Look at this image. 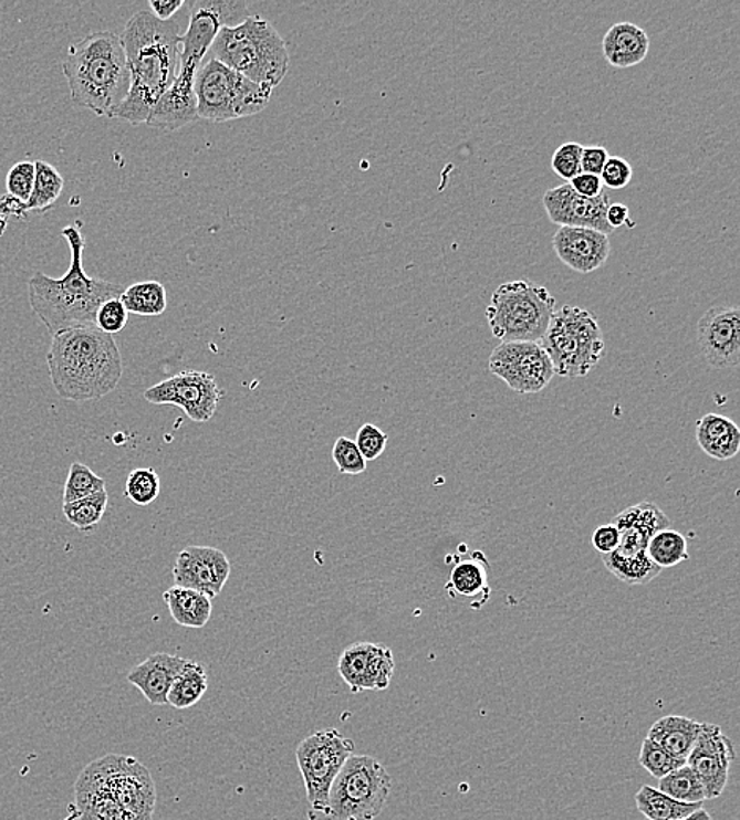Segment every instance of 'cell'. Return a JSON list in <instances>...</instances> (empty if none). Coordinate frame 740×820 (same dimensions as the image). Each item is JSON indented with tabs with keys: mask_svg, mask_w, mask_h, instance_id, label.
<instances>
[{
	"mask_svg": "<svg viewBox=\"0 0 740 820\" xmlns=\"http://www.w3.org/2000/svg\"><path fill=\"white\" fill-rule=\"evenodd\" d=\"M127 55L129 91L111 119L143 125L161 95L173 86L179 65V22L158 21L150 11L129 18L121 35Z\"/></svg>",
	"mask_w": 740,
	"mask_h": 820,
	"instance_id": "cell-1",
	"label": "cell"
},
{
	"mask_svg": "<svg viewBox=\"0 0 740 820\" xmlns=\"http://www.w3.org/2000/svg\"><path fill=\"white\" fill-rule=\"evenodd\" d=\"M62 238L72 253L65 275L51 278L43 272H37L28 283L29 305L53 336L70 328L95 327L100 305L121 297L124 292L121 284L94 278L84 272L86 239L81 232V223L62 229Z\"/></svg>",
	"mask_w": 740,
	"mask_h": 820,
	"instance_id": "cell-2",
	"label": "cell"
},
{
	"mask_svg": "<svg viewBox=\"0 0 740 820\" xmlns=\"http://www.w3.org/2000/svg\"><path fill=\"white\" fill-rule=\"evenodd\" d=\"M46 360L54 390L66 401L102 400L117 389L124 375L117 343L97 327L54 335Z\"/></svg>",
	"mask_w": 740,
	"mask_h": 820,
	"instance_id": "cell-3",
	"label": "cell"
},
{
	"mask_svg": "<svg viewBox=\"0 0 740 820\" xmlns=\"http://www.w3.org/2000/svg\"><path fill=\"white\" fill-rule=\"evenodd\" d=\"M75 797L81 820H152L157 805L150 771L121 755L88 764L77 777Z\"/></svg>",
	"mask_w": 740,
	"mask_h": 820,
	"instance_id": "cell-4",
	"label": "cell"
},
{
	"mask_svg": "<svg viewBox=\"0 0 740 820\" xmlns=\"http://www.w3.org/2000/svg\"><path fill=\"white\" fill-rule=\"evenodd\" d=\"M62 72L73 103L95 116L111 117L127 98V55L116 33L94 32L70 44Z\"/></svg>",
	"mask_w": 740,
	"mask_h": 820,
	"instance_id": "cell-5",
	"label": "cell"
},
{
	"mask_svg": "<svg viewBox=\"0 0 740 820\" xmlns=\"http://www.w3.org/2000/svg\"><path fill=\"white\" fill-rule=\"evenodd\" d=\"M215 61L261 86L275 88L290 70L286 42L272 22L250 14L234 28H223L210 48Z\"/></svg>",
	"mask_w": 740,
	"mask_h": 820,
	"instance_id": "cell-6",
	"label": "cell"
},
{
	"mask_svg": "<svg viewBox=\"0 0 740 820\" xmlns=\"http://www.w3.org/2000/svg\"><path fill=\"white\" fill-rule=\"evenodd\" d=\"M540 346L550 357L554 375L567 379L586 378L606 349L597 317L572 305L554 312Z\"/></svg>",
	"mask_w": 740,
	"mask_h": 820,
	"instance_id": "cell-7",
	"label": "cell"
},
{
	"mask_svg": "<svg viewBox=\"0 0 740 820\" xmlns=\"http://www.w3.org/2000/svg\"><path fill=\"white\" fill-rule=\"evenodd\" d=\"M556 298L545 286L518 280L501 284L488 305L487 320L501 343H540L556 312Z\"/></svg>",
	"mask_w": 740,
	"mask_h": 820,
	"instance_id": "cell-8",
	"label": "cell"
},
{
	"mask_svg": "<svg viewBox=\"0 0 740 820\" xmlns=\"http://www.w3.org/2000/svg\"><path fill=\"white\" fill-rule=\"evenodd\" d=\"M198 119L223 124L254 116L268 108L273 88L253 83L210 59L195 77Z\"/></svg>",
	"mask_w": 740,
	"mask_h": 820,
	"instance_id": "cell-9",
	"label": "cell"
},
{
	"mask_svg": "<svg viewBox=\"0 0 740 820\" xmlns=\"http://www.w3.org/2000/svg\"><path fill=\"white\" fill-rule=\"evenodd\" d=\"M392 792L387 768L373 756H351L333 779L325 819L375 820Z\"/></svg>",
	"mask_w": 740,
	"mask_h": 820,
	"instance_id": "cell-10",
	"label": "cell"
},
{
	"mask_svg": "<svg viewBox=\"0 0 740 820\" xmlns=\"http://www.w3.org/2000/svg\"><path fill=\"white\" fill-rule=\"evenodd\" d=\"M185 7L188 10V28L180 35L176 80L195 84V77L205 64L202 61L218 32L246 21L250 11L242 0H190Z\"/></svg>",
	"mask_w": 740,
	"mask_h": 820,
	"instance_id": "cell-11",
	"label": "cell"
},
{
	"mask_svg": "<svg viewBox=\"0 0 740 820\" xmlns=\"http://www.w3.org/2000/svg\"><path fill=\"white\" fill-rule=\"evenodd\" d=\"M354 742L333 727L316 730L299 744L295 759L314 812L324 814L333 779L354 755Z\"/></svg>",
	"mask_w": 740,
	"mask_h": 820,
	"instance_id": "cell-12",
	"label": "cell"
},
{
	"mask_svg": "<svg viewBox=\"0 0 740 820\" xmlns=\"http://www.w3.org/2000/svg\"><path fill=\"white\" fill-rule=\"evenodd\" d=\"M223 395L210 372L187 369L149 387L143 398L155 406H176L188 419L207 423L212 420Z\"/></svg>",
	"mask_w": 740,
	"mask_h": 820,
	"instance_id": "cell-13",
	"label": "cell"
},
{
	"mask_svg": "<svg viewBox=\"0 0 740 820\" xmlns=\"http://www.w3.org/2000/svg\"><path fill=\"white\" fill-rule=\"evenodd\" d=\"M488 371L504 380L517 393H539L553 380L554 368L540 343H501L490 358Z\"/></svg>",
	"mask_w": 740,
	"mask_h": 820,
	"instance_id": "cell-14",
	"label": "cell"
},
{
	"mask_svg": "<svg viewBox=\"0 0 740 820\" xmlns=\"http://www.w3.org/2000/svg\"><path fill=\"white\" fill-rule=\"evenodd\" d=\"M734 759L736 749L731 738L717 724L702 723L697 744L687 757V766L701 781L706 800L719 799L723 793Z\"/></svg>",
	"mask_w": 740,
	"mask_h": 820,
	"instance_id": "cell-15",
	"label": "cell"
},
{
	"mask_svg": "<svg viewBox=\"0 0 740 820\" xmlns=\"http://www.w3.org/2000/svg\"><path fill=\"white\" fill-rule=\"evenodd\" d=\"M338 674L354 694L387 690L395 674L394 652L383 644L357 642L340 655Z\"/></svg>",
	"mask_w": 740,
	"mask_h": 820,
	"instance_id": "cell-16",
	"label": "cell"
},
{
	"mask_svg": "<svg viewBox=\"0 0 740 820\" xmlns=\"http://www.w3.org/2000/svg\"><path fill=\"white\" fill-rule=\"evenodd\" d=\"M229 575L231 560L213 546H187L180 550L173 568L176 586L196 590L210 600L223 592Z\"/></svg>",
	"mask_w": 740,
	"mask_h": 820,
	"instance_id": "cell-17",
	"label": "cell"
},
{
	"mask_svg": "<svg viewBox=\"0 0 740 820\" xmlns=\"http://www.w3.org/2000/svg\"><path fill=\"white\" fill-rule=\"evenodd\" d=\"M698 345L710 367L736 368L740 361L739 306H713L698 323Z\"/></svg>",
	"mask_w": 740,
	"mask_h": 820,
	"instance_id": "cell-18",
	"label": "cell"
},
{
	"mask_svg": "<svg viewBox=\"0 0 740 820\" xmlns=\"http://www.w3.org/2000/svg\"><path fill=\"white\" fill-rule=\"evenodd\" d=\"M612 206L608 195L584 198L576 193L570 183L551 188L543 196V207L551 223L559 227L587 228L602 234H613L614 229L606 221V210Z\"/></svg>",
	"mask_w": 740,
	"mask_h": 820,
	"instance_id": "cell-19",
	"label": "cell"
},
{
	"mask_svg": "<svg viewBox=\"0 0 740 820\" xmlns=\"http://www.w3.org/2000/svg\"><path fill=\"white\" fill-rule=\"evenodd\" d=\"M551 243L559 260L579 273L597 271L612 253L608 235L587 228L561 227Z\"/></svg>",
	"mask_w": 740,
	"mask_h": 820,
	"instance_id": "cell-20",
	"label": "cell"
},
{
	"mask_svg": "<svg viewBox=\"0 0 740 820\" xmlns=\"http://www.w3.org/2000/svg\"><path fill=\"white\" fill-rule=\"evenodd\" d=\"M187 661L171 653H154L129 670L127 681L140 691L149 704L161 707L168 704L173 682L184 671Z\"/></svg>",
	"mask_w": 740,
	"mask_h": 820,
	"instance_id": "cell-21",
	"label": "cell"
},
{
	"mask_svg": "<svg viewBox=\"0 0 740 820\" xmlns=\"http://www.w3.org/2000/svg\"><path fill=\"white\" fill-rule=\"evenodd\" d=\"M613 524L621 537L617 553L630 556L646 550L647 543L657 532L668 529L669 519L657 505L642 502L621 512Z\"/></svg>",
	"mask_w": 740,
	"mask_h": 820,
	"instance_id": "cell-22",
	"label": "cell"
},
{
	"mask_svg": "<svg viewBox=\"0 0 740 820\" xmlns=\"http://www.w3.org/2000/svg\"><path fill=\"white\" fill-rule=\"evenodd\" d=\"M649 50V35L634 22H617L603 36V55L614 69H630L642 64Z\"/></svg>",
	"mask_w": 740,
	"mask_h": 820,
	"instance_id": "cell-23",
	"label": "cell"
},
{
	"mask_svg": "<svg viewBox=\"0 0 740 820\" xmlns=\"http://www.w3.org/2000/svg\"><path fill=\"white\" fill-rule=\"evenodd\" d=\"M699 449L717 461H728L740 450L738 424L719 413H708L697 424Z\"/></svg>",
	"mask_w": 740,
	"mask_h": 820,
	"instance_id": "cell-24",
	"label": "cell"
},
{
	"mask_svg": "<svg viewBox=\"0 0 740 820\" xmlns=\"http://www.w3.org/2000/svg\"><path fill=\"white\" fill-rule=\"evenodd\" d=\"M702 723L687 718V716L668 715L657 719L650 726L647 738L669 753L676 759L687 760L691 748L697 744Z\"/></svg>",
	"mask_w": 740,
	"mask_h": 820,
	"instance_id": "cell-25",
	"label": "cell"
},
{
	"mask_svg": "<svg viewBox=\"0 0 740 820\" xmlns=\"http://www.w3.org/2000/svg\"><path fill=\"white\" fill-rule=\"evenodd\" d=\"M163 600L177 625L201 630L212 617V600L196 590L174 586L163 593Z\"/></svg>",
	"mask_w": 740,
	"mask_h": 820,
	"instance_id": "cell-26",
	"label": "cell"
},
{
	"mask_svg": "<svg viewBox=\"0 0 740 820\" xmlns=\"http://www.w3.org/2000/svg\"><path fill=\"white\" fill-rule=\"evenodd\" d=\"M602 560L605 564L606 570L616 576L619 581L628 584V586H644V584L654 581L661 572V568H658L649 559L646 550L630 554V556H625V554L614 550L612 554L602 556Z\"/></svg>",
	"mask_w": 740,
	"mask_h": 820,
	"instance_id": "cell-27",
	"label": "cell"
},
{
	"mask_svg": "<svg viewBox=\"0 0 740 820\" xmlns=\"http://www.w3.org/2000/svg\"><path fill=\"white\" fill-rule=\"evenodd\" d=\"M636 808L647 820H679L701 810L702 803H684L653 786H643L635 796Z\"/></svg>",
	"mask_w": 740,
	"mask_h": 820,
	"instance_id": "cell-28",
	"label": "cell"
},
{
	"mask_svg": "<svg viewBox=\"0 0 740 820\" xmlns=\"http://www.w3.org/2000/svg\"><path fill=\"white\" fill-rule=\"evenodd\" d=\"M209 690V675L202 664L188 660L168 693V704L177 711L195 707Z\"/></svg>",
	"mask_w": 740,
	"mask_h": 820,
	"instance_id": "cell-29",
	"label": "cell"
},
{
	"mask_svg": "<svg viewBox=\"0 0 740 820\" xmlns=\"http://www.w3.org/2000/svg\"><path fill=\"white\" fill-rule=\"evenodd\" d=\"M118 298L136 316H161L168 308V292L158 281L132 284Z\"/></svg>",
	"mask_w": 740,
	"mask_h": 820,
	"instance_id": "cell-30",
	"label": "cell"
},
{
	"mask_svg": "<svg viewBox=\"0 0 740 820\" xmlns=\"http://www.w3.org/2000/svg\"><path fill=\"white\" fill-rule=\"evenodd\" d=\"M64 177L50 162L35 161V183L31 198L25 202V213H44L58 202L64 191Z\"/></svg>",
	"mask_w": 740,
	"mask_h": 820,
	"instance_id": "cell-31",
	"label": "cell"
},
{
	"mask_svg": "<svg viewBox=\"0 0 740 820\" xmlns=\"http://www.w3.org/2000/svg\"><path fill=\"white\" fill-rule=\"evenodd\" d=\"M647 556L658 568H673L688 560V543L680 532H657L646 546Z\"/></svg>",
	"mask_w": 740,
	"mask_h": 820,
	"instance_id": "cell-32",
	"label": "cell"
},
{
	"mask_svg": "<svg viewBox=\"0 0 740 820\" xmlns=\"http://www.w3.org/2000/svg\"><path fill=\"white\" fill-rule=\"evenodd\" d=\"M658 790L684 803H705L706 793L701 781L690 767L682 766L658 779Z\"/></svg>",
	"mask_w": 740,
	"mask_h": 820,
	"instance_id": "cell-33",
	"label": "cell"
},
{
	"mask_svg": "<svg viewBox=\"0 0 740 820\" xmlns=\"http://www.w3.org/2000/svg\"><path fill=\"white\" fill-rule=\"evenodd\" d=\"M107 502L106 490L100 491L97 494H92L81 501L72 502V504H64V515L66 521L76 527L81 532H91L102 523L103 516H105Z\"/></svg>",
	"mask_w": 740,
	"mask_h": 820,
	"instance_id": "cell-34",
	"label": "cell"
},
{
	"mask_svg": "<svg viewBox=\"0 0 740 820\" xmlns=\"http://www.w3.org/2000/svg\"><path fill=\"white\" fill-rule=\"evenodd\" d=\"M487 568L479 560H462L455 565L450 572L449 589L450 592L461 595V597L472 598L483 592H490L488 589Z\"/></svg>",
	"mask_w": 740,
	"mask_h": 820,
	"instance_id": "cell-35",
	"label": "cell"
},
{
	"mask_svg": "<svg viewBox=\"0 0 740 820\" xmlns=\"http://www.w3.org/2000/svg\"><path fill=\"white\" fill-rule=\"evenodd\" d=\"M103 490H106L105 479L95 474L86 464L73 463L66 476L64 504H72V502L81 501Z\"/></svg>",
	"mask_w": 740,
	"mask_h": 820,
	"instance_id": "cell-36",
	"label": "cell"
},
{
	"mask_svg": "<svg viewBox=\"0 0 740 820\" xmlns=\"http://www.w3.org/2000/svg\"><path fill=\"white\" fill-rule=\"evenodd\" d=\"M160 476L152 467H138L129 472L125 483V497L138 507L154 504L160 496Z\"/></svg>",
	"mask_w": 740,
	"mask_h": 820,
	"instance_id": "cell-37",
	"label": "cell"
},
{
	"mask_svg": "<svg viewBox=\"0 0 740 820\" xmlns=\"http://www.w3.org/2000/svg\"><path fill=\"white\" fill-rule=\"evenodd\" d=\"M639 764H642L644 770H647V774L661 779L676 768L686 766L687 760L676 759V757L666 753L661 746L646 737L642 745V751H639Z\"/></svg>",
	"mask_w": 740,
	"mask_h": 820,
	"instance_id": "cell-38",
	"label": "cell"
},
{
	"mask_svg": "<svg viewBox=\"0 0 740 820\" xmlns=\"http://www.w3.org/2000/svg\"><path fill=\"white\" fill-rule=\"evenodd\" d=\"M333 463L338 467L340 474L361 475L366 471V461L358 452L353 439L338 438L332 449Z\"/></svg>",
	"mask_w": 740,
	"mask_h": 820,
	"instance_id": "cell-39",
	"label": "cell"
},
{
	"mask_svg": "<svg viewBox=\"0 0 740 820\" xmlns=\"http://www.w3.org/2000/svg\"><path fill=\"white\" fill-rule=\"evenodd\" d=\"M33 183H35V162H17L7 174V195L25 204L31 198Z\"/></svg>",
	"mask_w": 740,
	"mask_h": 820,
	"instance_id": "cell-40",
	"label": "cell"
},
{
	"mask_svg": "<svg viewBox=\"0 0 740 820\" xmlns=\"http://www.w3.org/2000/svg\"><path fill=\"white\" fill-rule=\"evenodd\" d=\"M128 314L121 298H111L100 305L97 316H95V327L103 334H118L127 325Z\"/></svg>",
	"mask_w": 740,
	"mask_h": 820,
	"instance_id": "cell-41",
	"label": "cell"
},
{
	"mask_svg": "<svg viewBox=\"0 0 740 820\" xmlns=\"http://www.w3.org/2000/svg\"><path fill=\"white\" fill-rule=\"evenodd\" d=\"M581 154L583 146L579 143H565L557 147L551 158V168L561 179L572 180L581 174Z\"/></svg>",
	"mask_w": 740,
	"mask_h": 820,
	"instance_id": "cell-42",
	"label": "cell"
},
{
	"mask_svg": "<svg viewBox=\"0 0 740 820\" xmlns=\"http://www.w3.org/2000/svg\"><path fill=\"white\" fill-rule=\"evenodd\" d=\"M354 442L357 445L358 452H361L366 463H368V461H375L381 454L386 452L388 435L381 428H377L376 424L365 423L358 430L357 438H355Z\"/></svg>",
	"mask_w": 740,
	"mask_h": 820,
	"instance_id": "cell-43",
	"label": "cell"
},
{
	"mask_svg": "<svg viewBox=\"0 0 740 820\" xmlns=\"http://www.w3.org/2000/svg\"><path fill=\"white\" fill-rule=\"evenodd\" d=\"M632 177H634V169L630 162L621 157H609L601 174L603 187L612 188V190H623L630 185Z\"/></svg>",
	"mask_w": 740,
	"mask_h": 820,
	"instance_id": "cell-44",
	"label": "cell"
},
{
	"mask_svg": "<svg viewBox=\"0 0 740 820\" xmlns=\"http://www.w3.org/2000/svg\"><path fill=\"white\" fill-rule=\"evenodd\" d=\"M608 158L609 154L605 147H583V154H581V172L601 176Z\"/></svg>",
	"mask_w": 740,
	"mask_h": 820,
	"instance_id": "cell-45",
	"label": "cell"
},
{
	"mask_svg": "<svg viewBox=\"0 0 740 820\" xmlns=\"http://www.w3.org/2000/svg\"><path fill=\"white\" fill-rule=\"evenodd\" d=\"M619 530L614 524H605V526L597 527L594 535H592V545L594 548L605 556V554H612L619 546Z\"/></svg>",
	"mask_w": 740,
	"mask_h": 820,
	"instance_id": "cell-46",
	"label": "cell"
},
{
	"mask_svg": "<svg viewBox=\"0 0 740 820\" xmlns=\"http://www.w3.org/2000/svg\"><path fill=\"white\" fill-rule=\"evenodd\" d=\"M569 183L576 193L584 196V198H597V196L603 195L601 176L581 172L579 176L573 177Z\"/></svg>",
	"mask_w": 740,
	"mask_h": 820,
	"instance_id": "cell-47",
	"label": "cell"
},
{
	"mask_svg": "<svg viewBox=\"0 0 740 820\" xmlns=\"http://www.w3.org/2000/svg\"><path fill=\"white\" fill-rule=\"evenodd\" d=\"M25 215H28L25 204L9 195L0 196V238L6 234L11 217L24 218Z\"/></svg>",
	"mask_w": 740,
	"mask_h": 820,
	"instance_id": "cell-48",
	"label": "cell"
},
{
	"mask_svg": "<svg viewBox=\"0 0 740 820\" xmlns=\"http://www.w3.org/2000/svg\"><path fill=\"white\" fill-rule=\"evenodd\" d=\"M606 221L609 227L616 231L617 228H623L627 224L628 228L634 229L636 227L635 221L630 220V209L623 202H612V206L606 210Z\"/></svg>",
	"mask_w": 740,
	"mask_h": 820,
	"instance_id": "cell-49",
	"label": "cell"
},
{
	"mask_svg": "<svg viewBox=\"0 0 740 820\" xmlns=\"http://www.w3.org/2000/svg\"><path fill=\"white\" fill-rule=\"evenodd\" d=\"M185 6L184 0H150V13L157 18L158 21L168 22L173 20L174 14L177 10L183 9Z\"/></svg>",
	"mask_w": 740,
	"mask_h": 820,
	"instance_id": "cell-50",
	"label": "cell"
},
{
	"mask_svg": "<svg viewBox=\"0 0 740 820\" xmlns=\"http://www.w3.org/2000/svg\"><path fill=\"white\" fill-rule=\"evenodd\" d=\"M679 820H713V819H712V816H710L709 812L705 810V808H701V810L695 811L694 814L687 816V818L679 819Z\"/></svg>",
	"mask_w": 740,
	"mask_h": 820,
	"instance_id": "cell-51",
	"label": "cell"
}]
</instances>
